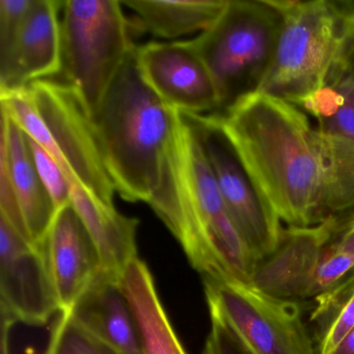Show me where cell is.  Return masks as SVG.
Listing matches in <instances>:
<instances>
[{
	"instance_id": "obj_1",
	"label": "cell",
	"mask_w": 354,
	"mask_h": 354,
	"mask_svg": "<svg viewBox=\"0 0 354 354\" xmlns=\"http://www.w3.org/2000/svg\"><path fill=\"white\" fill-rule=\"evenodd\" d=\"M261 192L289 227L354 212V140L327 136L308 115L254 93L217 115Z\"/></svg>"
},
{
	"instance_id": "obj_2",
	"label": "cell",
	"mask_w": 354,
	"mask_h": 354,
	"mask_svg": "<svg viewBox=\"0 0 354 354\" xmlns=\"http://www.w3.org/2000/svg\"><path fill=\"white\" fill-rule=\"evenodd\" d=\"M148 205L203 279L250 285L258 259L230 215L187 113L178 111L160 179Z\"/></svg>"
},
{
	"instance_id": "obj_3",
	"label": "cell",
	"mask_w": 354,
	"mask_h": 354,
	"mask_svg": "<svg viewBox=\"0 0 354 354\" xmlns=\"http://www.w3.org/2000/svg\"><path fill=\"white\" fill-rule=\"evenodd\" d=\"M136 48L92 119L118 194L128 202L148 204L160 179L178 111L145 82Z\"/></svg>"
},
{
	"instance_id": "obj_4",
	"label": "cell",
	"mask_w": 354,
	"mask_h": 354,
	"mask_svg": "<svg viewBox=\"0 0 354 354\" xmlns=\"http://www.w3.org/2000/svg\"><path fill=\"white\" fill-rule=\"evenodd\" d=\"M281 24L272 0H227L214 24L190 40L216 88L219 111L214 115H223L260 91Z\"/></svg>"
},
{
	"instance_id": "obj_5",
	"label": "cell",
	"mask_w": 354,
	"mask_h": 354,
	"mask_svg": "<svg viewBox=\"0 0 354 354\" xmlns=\"http://www.w3.org/2000/svg\"><path fill=\"white\" fill-rule=\"evenodd\" d=\"M272 3L281 13V24L259 92L297 106L326 82L339 48L347 1Z\"/></svg>"
},
{
	"instance_id": "obj_6",
	"label": "cell",
	"mask_w": 354,
	"mask_h": 354,
	"mask_svg": "<svg viewBox=\"0 0 354 354\" xmlns=\"http://www.w3.org/2000/svg\"><path fill=\"white\" fill-rule=\"evenodd\" d=\"M62 69L95 115L115 76L136 48L119 0H66L61 16Z\"/></svg>"
},
{
	"instance_id": "obj_7",
	"label": "cell",
	"mask_w": 354,
	"mask_h": 354,
	"mask_svg": "<svg viewBox=\"0 0 354 354\" xmlns=\"http://www.w3.org/2000/svg\"><path fill=\"white\" fill-rule=\"evenodd\" d=\"M210 316L248 354H316L299 302L279 299L250 283L204 279Z\"/></svg>"
},
{
	"instance_id": "obj_8",
	"label": "cell",
	"mask_w": 354,
	"mask_h": 354,
	"mask_svg": "<svg viewBox=\"0 0 354 354\" xmlns=\"http://www.w3.org/2000/svg\"><path fill=\"white\" fill-rule=\"evenodd\" d=\"M330 237V221L283 229L277 248L257 264L250 285L279 299H316L354 268V254L331 248Z\"/></svg>"
},
{
	"instance_id": "obj_9",
	"label": "cell",
	"mask_w": 354,
	"mask_h": 354,
	"mask_svg": "<svg viewBox=\"0 0 354 354\" xmlns=\"http://www.w3.org/2000/svg\"><path fill=\"white\" fill-rule=\"evenodd\" d=\"M225 206L258 261L277 248L283 227L240 158L217 115H189Z\"/></svg>"
},
{
	"instance_id": "obj_10",
	"label": "cell",
	"mask_w": 354,
	"mask_h": 354,
	"mask_svg": "<svg viewBox=\"0 0 354 354\" xmlns=\"http://www.w3.org/2000/svg\"><path fill=\"white\" fill-rule=\"evenodd\" d=\"M32 102L74 177L105 204L115 206V184L105 163L94 122L77 93L64 82L30 86Z\"/></svg>"
},
{
	"instance_id": "obj_11",
	"label": "cell",
	"mask_w": 354,
	"mask_h": 354,
	"mask_svg": "<svg viewBox=\"0 0 354 354\" xmlns=\"http://www.w3.org/2000/svg\"><path fill=\"white\" fill-rule=\"evenodd\" d=\"M0 310L14 323L41 326L59 313L42 250L0 217Z\"/></svg>"
},
{
	"instance_id": "obj_12",
	"label": "cell",
	"mask_w": 354,
	"mask_h": 354,
	"mask_svg": "<svg viewBox=\"0 0 354 354\" xmlns=\"http://www.w3.org/2000/svg\"><path fill=\"white\" fill-rule=\"evenodd\" d=\"M136 57L145 82L171 109L189 115L218 113L214 82L192 41L148 43L138 46Z\"/></svg>"
},
{
	"instance_id": "obj_13",
	"label": "cell",
	"mask_w": 354,
	"mask_h": 354,
	"mask_svg": "<svg viewBox=\"0 0 354 354\" xmlns=\"http://www.w3.org/2000/svg\"><path fill=\"white\" fill-rule=\"evenodd\" d=\"M43 252L59 313L69 312L103 271L98 248L71 203L57 210Z\"/></svg>"
},
{
	"instance_id": "obj_14",
	"label": "cell",
	"mask_w": 354,
	"mask_h": 354,
	"mask_svg": "<svg viewBox=\"0 0 354 354\" xmlns=\"http://www.w3.org/2000/svg\"><path fill=\"white\" fill-rule=\"evenodd\" d=\"M0 161L7 165L20 212L35 248L42 250L57 207L37 171L26 132L1 109Z\"/></svg>"
},
{
	"instance_id": "obj_15",
	"label": "cell",
	"mask_w": 354,
	"mask_h": 354,
	"mask_svg": "<svg viewBox=\"0 0 354 354\" xmlns=\"http://www.w3.org/2000/svg\"><path fill=\"white\" fill-rule=\"evenodd\" d=\"M69 312L86 330L120 354H144L122 281L102 271Z\"/></svg>"
},
{
	"instance_id": "obj_16",
	"label": "cell",
	"mask_w": 354,
	"mask_h": 354,
	"mask_svg": "<svg viewBox=\"0 0 354 354\" xmlns=\"http://www.w3.org/2000/svg\"><path fill=\"white\" fill-rule=\"evenodd\" d=\"M63 3L32 0L20 34L11 88L5 94L61 73Z\"/></svg>"
},
{
	"instance_id": "obj_17",
	"label": "cell",
	"mask_w": 354,
	"mask_h": 354,
	"mask_svg": "<svg viewBox=\"0 0 354 354\" xmlns=\"http://www.w3.org/2000/svg\"><path fill=\"white\" fill-rule=\"evenodd\" d=\"M71 204L92 236L103 272L123 281L126 269L138 258L136 246L138 219L125 216L115 206L105 204L86 190L75 178H70Z\"/></svg>"
},
{
	"instance_id": "obj_18",
	"label": "cell",
	"mask_w": 354,
	"mask_h": 354,
	"mask_svg": "<svg viewBox=\"0 0 354 354\" xmlns=\"http://www.w3.org/2000/svg\"><path fill=\"white\" fill-rule=\"evenodd\" d=\"M142 337L144 354H187L163 308L148 265L136 258L122 281Z\"/></svg>"
},
{
	"instance_id": "obj_19",
	"label": "cell",
	"mask_w": 354,
	"mask_h": 354,
	"mask_svg": "<svg viewBox=\"0 0 354 354\" xmlns=\"http://www.w3.org/2000/svg\"><path fill=\"white\" fill-rule=\"evenodd\" d=\"M140 24L157 38L177 39L210 28L227 0H123Z\"/></svg>"
},
{
	"instance_id": "obj_20",
	"label": "cell",
	"mask_w": 354,
	"mask_h": 354,
	"mask_svg": "<svg viewBox=\"0 0 354 354\" xmlns=\"http://www.w3.org/2000/svg\"><path fill=\"white\" fill-rule=\"evenodd\" d=\"M314 325L317 354H330L354 329V268L337 287L315 299Z\"/></svg>"
},
{
	"instance_id": "obj_21",
	"label": "cell",
	"mask_w": 354,
	"mask_h": 354,
	"mask_svg": "<svg viewBox=\"0 0 354 354\" xmlns=\"http://www.w3.org/2000/svg\"><path fill=\"white\" fill-rule=\"evenodd\" d=\"M297 107L314 118L322 133L354 140V84L348 80L327 78L322 88Z\"/></svg>"
},
{
	"instance_id": "obj_22",
	"label": "cell",
	"mask_w": 354,
	"mask_h": 354,
	"mask_svg": "<svg viewBox=\"0 0 354 354\" xmlns=\"http://www.w3.org/2000/svg\"><path fill=\"white\" fill-rule=\"evenodd\" d=\"M32 0H0V94L9 92L24 18Z\"/></svg>"
},
{
	"instance_id": "obj_23",
	"label": "cell",
	"mask_w": 354,
	"mask_h": 354,
	"mask_svg": "<svg viewBox=\"0 0 354 354\" xmlns=\"http://www.w3.org/2000/svg\"><path fill=\"white\" fill-rule=\"evenodd\" d=\"M43 354H120L88 333L71 313H59Z\"/></svg>"
},
{
	"instance_id": "obj_24",
	"label": "cell",
	"mask_w": 354,
	"mask_h": 354,
	"mask_svg": "<svg viewBox=\"0 0 354 354\" xmlns=\"http://www.w3.org/2000/svg\"><path fill=\"white\" fill-rule=\"evenodd\" d=\"M30 153L36 165L37 171L44 183L47 192L50 194L57 210L67 206L71 203V189L70 182L65 171L55 159L44 147L26 134Z\"/></svg>"
},
{
	"instance_id": "obj_25",
	"label": "cell",
	"mask_w": 354,
	"mask_h": 354,
	"mask_svg": "<svg viewBox=\"0 0 354 354\" xmlns=\"http://www.w3.org/2000/svg\"><path fill=\"white\" fill-rule=\"evenodd\" d=\"M328 77L344 78L354 84V3L352 1H347L339 48Z\"/></svg>"
},
{
	"instance_id": "obj_26",
	"label": "cell",
	"mask_w": 354,
	"mask_h": 354,
	"mask_svg": "<svg viewBox=\"0 0 354 354\" xmlns=\"http://www.w3.org/2000/svg\"><path fill=\"white\" fill-rule=\"evenodd\" d=\"M203 354H248L229 329L211 317V329L207 337Z\"/></svg>"
},
{
	"instance_id": "obj_27",
	"label": "cell",
	"mask_w": 354,
	"mask_h": 354,
	"mask_svg": "<svg viewBox=\"0 0 354 354\" xmlns=\"http://www.w3.org/2000/svg\"><path fill=\"white\" fill-rule=\"evenodd\" d=\"M331 223L329 245L339 252L354 254V214Z\"/></svg>"
},
{
	"instance_id": "obj_28",
	"label": "cell",
	"mask_w": 354,
	"mask_h": 354,
	"mask_svg": "<svg viewBox=\"0 0 354 354\" xmlns=\"http://www.w3.org/2000/svg\"><path fill=\"white\" fill-rule=\"evenodd\" d=\"M15 323L1 317V354H11L10 352V333Z\"/></svg>"
},
{
	"instance_id": "obj_29",
	"label": "cell",
	"mask_w": 354,
	"mask_h": 354,
	"mask_svg": "<svg viewBox=\"0 0 354 354\" xmlns=\"http://www.w3.org/2000/svg\"><path fill=\"white\" fill-rule=\"evenodd\" d=\"M330 354H354V329Z\"/></svg>"
}]
</instances>
